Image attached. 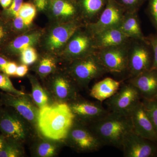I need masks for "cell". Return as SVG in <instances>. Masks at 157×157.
<instances>
[{
  "label": "cell",
  "mask_w": 157,
  "mask_h": 157,
  "mask_svg": "<svg viewBox=\"0 0 157 157\" xmlns=\"http://www.w3.org/2000/svg\"><path fill=\"white\" fill-rule=\"evenodd\" d=\"M75 121V116L66 103L47 105L38 110L37 121L42 135L52 140L67 138Z\"/></svg>",
  "instance_id": "obj_1"
},
{
  "label": "cell",
  "mask_w": 157,
  "mask_h": 157,
  "mask_svg": "<svg viewBox=\"0 0 157 157\" xmlns=\"http://www.w3.org/2000/svg\"><path fill=\"white\" fill-rule=\"evenodd\" d=\"M91 129L103 144L121 148L125 135L133 130L129 115L109 112L91 124Z\"/></svg>",
  "instance_id": "obj_2"
},
{
  "label": "cell",
  "mask_w": 157,
  "mask_h": 157,
  "mask_svg": "<svg viewBox=\"0 0 157 157\" xmlns=\"http://www.w3.org/2000/svg\"><path fill=\"white\" fill-rule=\"evenodd\" d=\"M107 72L98 55L92 53L74 60L70 69V74L73 79L83 86Z\"/></svg>",
  "instance_id": "obj_3"
},
{
  "label": "cell",
  "mask_w": 157,
  "mask_h": 157,
  "mask_svg": "<svg viewBox=\"0 0 157 157\" xmlns=\"http://www.w3.org/2000/svg\"><path fill=\"white\" fill-rule=\"evenodd\" d=\"M140 93L129 82L125 84L111 98L106 100L110 112L128 115L131 110L140 101Z\"/></svg>",
  "instance_id": "obj_4"
},
{
  "label": "cell",
  "mask_w": 157,
  "mask_h": 157,
  "mask_svg": "<svg viewBox=\"0 0 157 157\" xmlns=\"http://www.w3.org/2000/svg\"><path fill=\"white\" fill-rule=\"evenodd\" d=\"M75 121L67 136L70 145L79 151H98L103 146L91 128Z\"/></svg>",
  "instance_id": "obj_5"
},
{
  "label": "cell",
  "mask_w": 157,
  "mask_h": 157,
  "mask_svg": "<svg viewBox=\"0 0 157 157\" xmlns=\"http://www.w3.org/2000/svg\"><path fill=\"white\" fill-rule=\"evenodd\" d=\"M121 148L125 157H151L157 152L154 141L137 135L133 130L125 135Z\"/></svg>",
  "instance_id": "obj_6"
},
{
  "label": "cell",
  "mask_w": 157,
  "mask_h": 157,
  "mask_svg": "<svg viewBox=\"0 0 157 157\" xmlns=\"http://www.w3.org/2000/svg\"><path fill=\"white\" fill-rule=\"evenodd\" d=\"M8 109L0 110V131L5 137L17 142L24 140L28 128L20 114Z\"/></svg>",
  "instance_id": "obj_7"
},
{
  "label": "cell",
  "mask_w": 157,
  "mask_h": 157,
  "mask_svg": "<svg viewBox=\"0 0 157 157\" xmlns=\"http://www.w3.org/2000/svg\"><path fill=\"white\" fill-rule=\"evenodd\" d=\"M101 50L98 56L107 72L119 73L128 70L129 51L124 44Z\"/></svg>",
  "instance_id": "obj_8"
},
{
  "label": "cell",
  "mask_w": 157,
  "mask_h": 157,
  "mask_svg": "<svg viewBox=\"0 0 157 157\" xmlns=\"http://www.w3.org/2000/svg\"><path fill=\"white\" fill-rule=\"evenodd\" d=\"M133 130L137 135L151 141H157V133L147 113L142 101H140L129 115Z\"/></svg>",
  "instance_id": "obj_9"
},
{
  "label": "cell",
  "mask_w": 157,
  "mask_h": 157,
  "mask_svg": "<svg viewBox=\"0 0 157 157\" xmlns=\"http://www.w3.org/2000/svg\"><path fill=\"white\" fill-rule=\"evenodd\" d=\"M76 22L69 21L59 24L49 31L45 40V46L48 51L56 52L66 46L78 29Z\"/></svg>",
  "instance_id": "obj_10"
},
{
  "label": "cell",
  "mask_w": 157,
  "mask_h": 157,
  "mask_svg": "<svg viewBox=\"0 0 157 157\" xmlns=\"http://www.w3.org/2000/svg\"><path fill=\"white\" fill-rule=\"evenodd\" d=\"M152 63L149 51L142 43H136L128 51V70L132 77L151 70Z\"/></svg>",
  "instance_id": "obj_11"
},
{
  "label": "cell",
  "mask_w": 157,
  "mask_h": 157,
  "mask_svg": "<svg viewBox=\"0 0 157 157\" xmlns=\"http://www.w3.org/2000/svg\"><path fill=\"white\" fill-rule=\"evenodd\" d=\"M124 16L123 11L119 6L113 3L109 2L98 20L90 25V30L92 33L95 36L108 29L118 27Z\"/></svg>",
  "instance_id": "obj_12"
},
{
  "label": "cell",
  "mask_w": 157,
  "mask_h": 157,
  "mask_svg": "<svg viewBox=\"0 0 157 157\" xmlns=\"http://www.w3.org/2000/svg\"><path fill=\"white\" fill-rule=\"evenodd\" d=\"M25 95L1 93L0 103L7 107H13L27 120L31 122H36L38 110Z\"/></svg>",
  "instance_id": "obj_13"
},
{
  "label": "cell",
  "mask_w": 157,
  "mask_h": 157,
  "mask_svg": "<svg viewBox=\"0 0 157 157\" xmlns=\"http://www.w3.org/2000/svg\"><path fill=\"white\" fill-rule=\"evenodd\" d=\"M94 45V42L89 35L76 31L65 46L63 53L67 58L75 60L92 53L90 50Z\"/></svg>",
  "instance_id": "obj_14"
},
{
  "label": "cell",
  "mask_w": 157,
  "mask_h": 157,
  "mask_svg": "<svg viewBox=\"0 0 157 157\" xmlns=\"http://www.w3.org/2000/svg\"><path fill=\"white\" fill-rule=\"evenodd\" d=\"M69 105L75 117H78L91 124L101 119L109 112L99 101H75Z\"/></svg>",
  "instance_id": "obj_15"
},
{
  "label": "cell",
  "mask_w": 157,
  "mask_h": 157,
  "mask_svg": "<svg viewBox=\"0 0 157 157\" xmlns=\"http://www.w3.org/2000/svg\"><path fill=\"white\" fill-rule=\"evenodd\" d=\"M130 83L139 91L144 99H154L157 94V71L149 70L132 77Z\"/></svg>",
  "instance_id": "obj_16"
},
{
  "label": "cell",
  "mask_w": 157,
  "mask_h": 157,
  "mask_svg": "<svg viewBox=\"0 0 157 157\" xmlns=\"http://www.w3.org/2000/svg\"><path fill=\"white\" fill-rule=\"evenodd\" d=\"M42 36L39 31H33L22 34L11 39L0 52L9 56L20 54L24 49L36 45Z\"/></svg>",
  "instance_id": "obj_17"
},
{
  "label": "cell",
  "mask_w": 157,
  "mask_h": 157,
  "mask_svg": "<svg viewBox=\"0 0 157 157\" xmlns=\"http://www.w3.org/2000/svg\"><path fill=\"white\" fill-rule=\"evenodd\" d=\"M120 86V82L107 77L94 85L90 90V95L102 103L113 96L119 89Z\"/></svg>",
  "instance_id": "obj_18"
},
{
  "label": "cell",
  "mask_w": 157,
  "mask_h": 157,
  "mask_svg": "<svg viewBox=\"0 0 157 157\" xmlns=\"http://www.w3.org/2000/svg\"><path fill=\"white\" fill-rule=\"evenodd\" d=\"M94 36L95 46L100 49L122 45L128 38L119 27L106 30Z\"/></svg>",
  "instance_id": "obj_19"
},
{
  "label": "cell",
  "mask_w": 157,
  "mask_h": 157,
  "mask_svg": "<svg viewBox=\"0 0 157 157\" xmlns=\"http://www.w3.org/2000/svg\"><path fill=\"white\" fill-rule=\"evenodd\" d=\"M119 27L128 38L145 42L138 18L135 13H129L124 14Z\"/></svg>",
  "instance_id": "obj_20"
},
{
  "label": "cell",
  "mask_w": 157,
  "mask_h": 157,
  "mask_svg": "<svg viewBox=\"0 0 157 157\" xmlns=\"http://www.w3.org/2000/svg\"><path fill=\"white\" fill-rule=\"evenodd\" d=\"M52 88L55 94L59 100L69 101L76 98V89L71 82L65 76L56 77L54 80Z\"/></svg>",
  "instance_id": "obj_21"
},
{
  "label": "cell",
  "mask_w": 157,
  "mask_h": 157,
  "mask_svg": "<svg viewBox=\"0 0 157 157\" xmlns=\"http://www.w3.org/2000/svg\"><path fill=\"white\" fill-rule=\"evenodd\" d=\"M50 4L52 13L56 18L68 20L76 15V8L68 0H50Z\"/></svg>",
  "instance_id": "obj_22"
},
{
  "label": "cell",
  "mask_w": 157,
  "mask_h": 157,
  "mask_svg": "<svg viewBox=\"0 0 157 157\" xmlns=\"http://www.w3.org/2000/svg\"><path fill=\"white\" fill-rule=\"evenodd\" d=\"M30 79L32 85V97L35 104L40 109L47 105L48 96L36 79L31 77Z\"/></svg>",
  "instance_id": "obj_23"
},
{
  "label": "cell",
  "mask_w": 157,
  "mask_h": 157,
  "mask_svg": "<svg viewBox=\"0 0 157 157\" xmlns=\"http://www.w3.org/2000/svg\"><path fill=\"white\" fill-rule=\"evenodd\" d=\"M104 0H82V6L85 14L92 17L98 14L104 5Z\"/></svg>",
  "instance_id": "obj_24"
},
{
  "label": "cell",
  "mask_w": 157,
  "mask_h": 157,
  "mask_svg": "<svg viewBox=\"0 0 157 157\" xmlns=\"http://www.w3.org/2000/svg\"><path fill=\"white\" fill-rule=\"evenodd\" d=\"M18 143L17 141L6 138L3 148L0 151V157L21 156V151Z\"/></svg>",
  "instance_id": "obj_25"
},
{
  "label": "cell",
  "mask_w": 157,
  "mask_h": 157,
  "mask_svg": "<svg viewBox=\"0 0 157 157\" xmlns=\"http://www.w3.org/2000/svg\"><path fill=\"white\" fill-rule=\"evenodd\" d=\"M13 34L8 21L0 15V52L13 39Z\"/></svg>",
  "instance_id": "obj_26"
},
{
  "label": "cell",
  "mask_w": 157,
  "mask_h": 157,
  "mask_svg": "<svg viewBox=\"0 0 157 157\" xmlns=\"http://www.w3.org/2000/svg\"><path fill=\"white\" fill-rule=\"evenodd\" d=\"M36 14V8L30 3H23L17 15L21 17L26 23L31 25Z\"/></svg>",
  "instance_id": "obj_27"
},
{
  "label": "cell",
  "mask_w": 157,
  "mask_h": 157,
  "mask_svg": "<svg viewBox=\"0 0 157 157\" xmlns=\"http://www.w3.org/2000/svg\"><path fill=\"white\" fill-rule=\"evenodd\" d=\"M56 67V62L54 59L49 56L42 58L39 62L37 71L40 76H45L52 73Z\"/></svg>",
  "instance_id": "obj_28"
},
{
  "label": "cell",
  "mask_w": 157,
  "mask_h": 157,
  "mask_svg": "<svg viewBox=\"0 0 157 157\" xmlns=\"http://www.w3.org/2000/svg\"><path fill=\"white\" fill-rule=\"evenodd\" d=\"M142 102L157 133V100L144 99Z\"/></svg>",
  "instance_id": "obj_29"
},
{
  "label": "cell",
  "mask_w": 157,
  "mask_h": 157,
  "mask_svg": "<svg viewBox=\"0 0 157 157\" xmlns=\"http://www.w3.org/2000/svg\"><path fill=\"white\" fill-rule=\"evenodd\" d=\"M0 89L6 92L16 95H24L25 94L14 88L9 76L5 73H0Z\"/></svg>",
  "instance_id": "obj_30"
},
{
  "label": "cell",
  "mask_w": 157,
  "mask_h": 157,
  "mask_svg": "<svg viewBox=\"0 0 157 157\" xmlns=\"http://www.w3.org/2000/svg\"><path fill=\"white\" fill-rule=\"evenodd\" d=\"M13 34H21L28 29L29 25L27 24L23 19L17 15L12 19L7 21Z\"/></svg>",
  "instance_id": "obj_31"
},
{
  "label": "cell",
  "mask_w": 157,
  "mask_h": 157,
  "mask_svg": "<svg viewBox=\"0 0 157 157\" xmlns=\"http://www.w3.org/2000/svg\"><path fill=\"white\" fill-rule=\"evenodd\" d=\"M23 0H13L11 6L4 9L1 15L6 21H9L17 16L20 9L22 6Z\"/></svg>",
  "instance_id": "obj_32"
},
{
  "label": "cell",
  "mask_w": 157,
  "mask_h": 157,
  "mask_svg": "<svg viewBox=\"0 0 157 157\" xmlns=\"http://www.w3.org/2000/svg\"><path fill=\"white\" fill-rule=\"evenodd\" d=\"M21 60L24 64H33L38 59L36 51L33 47H29L24 49L20 54Z\"/></svg>",
  "instance_id": "obj_33"
},
{
  "label": "cell",
  "mask_w": 157,
  "mask_h": 157,
  "mask_svg": "<svg viewBox=\"0 0 157 157\" xmlns=\"http://www.w3.org/2000/svg\"><path fill=\"white\" fill-rule=\"evenodd\" d=\"M56 147L53 144L48 142L40 143L37 149L39 156L48 157L53 156L55 153Z\"/></svg>",
  "instance_id": "obj_34"
},
{
  "label": "cell",
  "mask_w": 157,
  "mask_h": 157,
  "mask_svg": "<svg viewBox=\"0 0 157 157\" xmlns=\"http://www.w3.org/2000/svg\"><path fill=\"white\" fill-rule=\"evenodd\" d=\"M153 52L152 65L151 70L157 71V36H152L149 39Z\"/></svg>",
  "instance_id": "obj_35"
},
{
  "label": "cell",
  "mask_w": 157,
  "mask_h": 157,
  "mask_svg": "<svg viewBox=\"0 0 157 157\" xmlns=\"http://www.w3.org/2000/svg\"><path fill=\"white\" fill-rule=\"evenodd\" d=\"M149 9L152 19L157 29V0H150Z\"/></svg>",
  "instance_id": "obj_36"
},
{
  "label": "cell",
  "mask_w": 157,
  "mask_h": 157,
  "mask_svg": "<svg viewBox=\"0 0 157 157\" xmlns=\"http://www.w3.org/2000/svg\"><path fill=\"white\" fill-rule=\"evenodd\" d=\"M17 67V66L16 63L9 61L6 65L3 73L9 76H15Z\"/></svg>",
  "instance_id": "obj_37"
},
{
  "label": "cell",
  "mask_w": 157,
  "mask_h": 157,
  "mask_svg": "<svg viewBox=\"0 0 157 157\" xmlns=\"http://www.w3.org/2000/svg\"><path fill=\"white\" fill-rule=\"evenodd\" d=\"M50 0H33L36 8L39 11H44L48 7Z\"/></svg>",
  "instance_id": "obj_38"
},
{
  "label": "cell",
  "mask_w": 157,
  "mask_h": 157,
  "mask_svg": "<svg viewBox=\"0 0 157 157\" xmlns=\"http://www.w3.org/2000/svg\"><path fill=\"white\" fill-rule=\"evenodd\" d=\"M28 71L27 65L23 64L17 66L15 76L18 77H23L25 76Z\"/></svg>",
  "instance_id": "obj_39"
},
{
  "label": "cell",
  "mask_w": 157,
  "mask_h": 157,
  "mask_svg": "<svg viewBox=\"0 0 157 157\" xmlns=\"http://www.w3.org/2000/svg\"><path fill=\"white\" fill-rule=\"evenodd\" d=\"M9 62L5 57L0 55V72H4L6 65Z\"/></svg>",
  "instance_id": "obj_40"
},
{
  "label": "cell",
  "mask_w": 157,
  "mask_h": 157,
  "mask_svg": "<svg viewBox=\"0 0 157 157\" xmlns=\"http://www.w3.org/2000/svg\"><path fill=\"white\" fill-rule=\"evenodd\" d=\"M140 1L141 0H121L124 5L129 7L136 6Z\"/></svg>",
  "instance_id": "obj_41"
},
{
  "label": "cell",
  "mask_w": 157,
  "mask_h": 157,
  "mask_svg": "<svg viewBox=\"0 0 157 157\" xmlns=\"http://www.w3.org/2000/svg\"><path fill=\"white\" fill-rule=\"evenodd\" d=\"M12 2L13 0H1L0 4L3 9H8L11 6Z\"/></svg>",
  "instance_id": "obj_42"
},
{
  "label": "cell",
  "mask_w": 157,
  "mask_h": 157,
  "mask_svg": "<svg viewBox=\"0 0 157 157\" xmlns=\"http://www.w3.org/2000/svg\"><path fill=\"white\" fill-rule=\"evenodd\" d=\"M6 137L3 135H0V151L2 149L6 140Z\"/></svg>",
  "instance_id": "obj_43"
},
{
  "label": "cell",
  "mask_w": 157,
  "mask_h": 157,
  "mask_svg": "<svg viewBox=\"0 0 157 157\" xmlns=\"http://www.w3.org/2000/svg\"><path fill=\"white\" fill-rule=\"evenodd\" d=\"M154 99H155V100H157V94L156 96L155 97Z\"/></svg>",
  "instance_id": "obj_44"
},
{
  "label": "cell",
  "mask_w": 157,
  "mask_h": 157,
  "mask_svg": "<svg viewBox=\"0 0 157 157\" xmlns=\"http://www.w3.org/2000/svg\"><path fill=\"white\" fill-rule=\"evenodd\" d=\"M1 108H0V110H1Z\"/></svg>",
  "instance_id": "obj_45"
},
{
  "label": "cell",
  "mask_w": 157,
  "mask_h": 157,
  "mask_svg": "<svg viewBox=\"0 0 157 157\" xmlns=\"http://www.w3.org/2000/svg\"><path fill=\"white\" fill-rule=\"evenodd\" d=\"M1 1V0H0V1Z\"/></svg>",
  "instance_id": "obj_46"
}]
</instances>
